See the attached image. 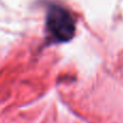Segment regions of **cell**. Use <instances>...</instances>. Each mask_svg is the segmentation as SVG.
Returning a JSON list of instances; mask_svg holds the SVG:
<instances>
[{"label":"cell","instance_id":"6da1fadb","mask_svg":"<svg viewBox=\"0 0 123 123\" xmlns=\"http://www.w3.org/2000/svg\"><path fill=\"white\" fill-rule=\"evenodd\" d=\"M76 30L74 17L67 9L51 6L47 14V31L55 42H66L74 37Z\"/></svg>","mask_w":123,"mask_h":123}]
</instances>
